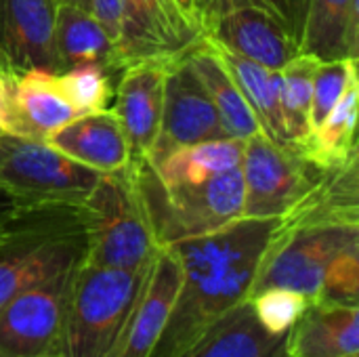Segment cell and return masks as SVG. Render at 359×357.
Returning a JSON list of instances; mask_svg holds the SVG:
<instances>
[{
    "label": "cell",
    "instance_id": "74e56055",
    "mask_svg": "<svg viewBox=\"0 0 359 357\" xmlns=\"http://www.w3.org/2000/svg\"><path fill=\"white\" fill-rule=\"evenodd\" d=\"M345 357H359V353H355V356H345Z\"/></svg>",
    "mask_w": 359,
    "mask_h": 357
},
{
    "label": "cell",
    "instance_id": "836d02e7",
    "mask_svg": "<svg viewBox=\"0 0 359 357\" xmlns=\"http://www.w3.org/2000/svg\"><path fill=\"white\" fill-rule=\"evenodd\" d=\"M175 2L185 13V17H189L196 25L202 27V23H200V0H175Z\"/></svg>",
    "mask_w": 359,
    "mask_h": 357
},
{
    "label": "cell",
    "instance_id": "ffe728a7",
    "mask_svg": "<svg viewBox=\"0 0 359 357\" xmlns=\"http://www.w3.org/2000/svg\"><path fill=\"white\" fill-rule=\"evenodd\" d=\"M183 357H286V337L269 335L246 299L208 328Z\"/></svg>",
    "mask_w": 359,
    "mask_h": 357
},
{
    "label": "cell",
    "instance_id": "44dd1931",
    "mask_svg": "<svg viewBox=\"0 0 359 357\" xmlns=\"http://www.w3.org/2000/svg\"><path fill=\"white\" fill-rule=\"evenodd\" d=\"M55 48L61 74L78 65H101L107 72L122 69L116 44L88 8L57 4Z\"/></svg>",
    "mask_w": 359,
    "mask_h": 357
},
{
    "label": "cell",
    "instance_id": "8992f818",
    "mask_svg": "<svg viewBox=\"0 0 359 357\" xmlns=\"http://www.w3.org/2000/svg\"><path fill=\"white\" fill-rule=\"evenodd\" d=\"M139 164L141 189L160 246L196 238L242 219L244 179L240 168L221 173L198 185L164 187L149 162Z\"/></svg>",
    "mask_w": 359,
    "mask_h": 357
},
{
    "label": "cell",
    "instance_id": "603a6c76",
    "mask_svg": "<svg viewBox=\"0 0 359 357\" xmlns=\"http://www.w3.org/2000/svg\"><path fill=\"white\" fill-rule=\"evenodd\" d=\"M210 44V42H208ZM233 82L238 84L240 93L248 101L250 109L255 112L261 130L276 143L292 147L286 124H284V114H282V101H280V69H269L263 67L250 59H244L231 50H225L221 46L210 44Z\"/></svg>",
    "mask_w": 359,
    "mask_h": 357
},
{
    "label": "cell",
    "instance_id": "3957f363",
    "mask_svg": "<svg viewBox=\"0 0 359 357\" xmlns=\"http://www.w3.org/2000/svg\"><path fill=\"white\" fill-rule=\"evenodd\" d=\"M82 204L32 202L0 242V309L21 290L84 261Z\"/></svg>",
    "mask_w": 359,
    "mask_h": 357
},
{
    "label": "cell",
    "instance_id": "9c48e42d",
    "mask_svg": "<svg viewBox=\"0 0 359 357\" xmlns=\"http://www.w3.org/2000/svg\"><path fill=\"white\" fill-rule=\"evenodd\" d=\"M78 265L21 290L0 309V357L65 356V322Z\"/></svg>",
    "mask_w": 359,
    "mask_h": 357
},
{
    "label": "cell",
    "instance_id": "f546056e",
    "mask_svg": "<svg viewBox=\"0 0 359 357\" xmlns=\"http://www.w3.org/2000/svg\"><path fill=\"white\" fill-rule=\"evenodd\" d=\"M359 297V244L347 246L339 252L324 276L320 297L316 303L358 305Z\"/></svg>",
    "mask_w": 359,
    "mask_h": 357
},
{
    "label": "cell",
    "instance_id": "5b68a950",
    "mask_svg": "<svg viewBox=\"0 0 359 357\" xmlns=\"http://www.w3.org/2000/svg\"><path fill=\"white\" fill-rule=\"evenodd\" d=\"M351 244H359V223L284 215L259 265L250 295L288 288L316 303L330 261Z\"/></svg>",
    "mask_w": 359,
    "mask_h": 357
},
{
    "label": "cell",
    "instance_id": "4316f807",
    "mask_svg": "<svg viewBox=\"0 0 359 357\" xmlns=\"http://www.w3.org/2000/svg\"><path fill=\"white\" fill-rule=\"evenodd\" d=\"M358 78V59L320 61L313 76V95L309 109V135H313L328 114L334 109L339 99L345 95L351 80Z\"/></svg>",
    "mask_w": 359,
    "mask_h": 357
},
{
    "label": "cell",
    "instance_id": "ba28073f",
    "mask_svg": "<svg viewBox=\"0 0 359 357\" xmlns=\"http://www.w3.org/2000/svg\"><path fill=\"white\" fill-rule=\"evenodd\" d=\"M101 173L38 139L6 133L0 156V187L27 202L82 204Z\"/></svg>",
    "mask_w": 359,
    "mask_h": 357
},
{
    "label": "cell",
    "instance_id": "e575fe53",
    "mask_svg": "<svg viewBox=\"0 0 359 357\" xmlns=\"http://www.w3.org/2000/svg\"><path fill=\"white\" fill-rule=\"evenodd\" d=\"M0 130L8 133V105H6V88L0 76Z\"/></svg>",
    "mask_w": 359,
    "mask_h": 357
},
{
    "label": "cell",
    "instance_id": "d6986e66",
    "mask_svg": "<svg viewBox=\"0 0 359 357\" xmlns=\"http://www.w3.org/2000/svg\"><path fill=\"white\" fill-rule=\"evenodd\" d=\"M301 53L318 61L358 59L359 0H307Z\"/></svg>",
    "mask_w": 359,
    "mask_h": 357
},
{
    "label": "cell",
    "instance_id": "7a4b0ae2",
    "mask_svg": "<svg viewBox=\"0 0 359 357\" xmlns=\"http://www.w3.org/2000/svg\"><path fill=\"white\" fill-rule=\"evenodd\" d=\"M84 261L99 267L143 269L160 248L139 179V164L101 175L82 202Z\"/></svg>",
    "mask_w": 359,
    "mask_h": 357
},
{
    "label": "cell",
    "instance_id": "ac0fdd59",
    "mask_svg": "<svg viewBox=\"0 0 359 357\" xmlns=\"http://www.w3.org/2000/svg\"><path fill=\"white\" fill-rule=\"evenodd\" d=\"M359 353L358 305L311 303L286 335V357H345Z\"/></svg>",
    "mask_w": 359,
    "mask_h": 357
},
{
    "label": "cell",
    "instance_id": "8d00e7d4",
    "mask_svg": "<svg viewBox=\"0 0 359 357\" xmlns=\"http://www.w3.org/2000/svg\"><path fill=\"white\" fill-rule=\"evenodd\" d=\"M4 139H6V133L0 130V156H2V149H4Z\"/></svg>",
    "mask_w": 359,
    "mask_h": 357
},
{
    "label": "cell",
    "instance_id": "8fae6325",
    "mask_svg": "<svg viewBox=\"0 0 359 357\" xmlns=\"http://www.w3.org/2000/svg\"><path fill=\"white\" fill-rule=\"evenodd\" d=\"M122 2L124 15L118 40V57L122 67L145 59H181L202 40V27L185 17L175 0Z\"/></svg>",
    "mask_w": 359,
    "mask_h": 357
},
{
    "label": "cell",
    "instance_id": "d4e9b609",
    "mask_svg": "<svg viewBox=\"0 0 359 357\" xmlns=\"http://www.w3.org/2000/svg\"><path fill=\"white\" fill-rule=\"evenodd\" d=\"M358 93L359 78L351 80L345 95L339 99L334 109L322 122V126L307 137L299 147L316 164L330 168L343 164L347 158L358 154L355 143V124H358Z\"/></svg>",
    "mask_w": 359,
    "mask_h": 357
},
{
    "label": "cell",
    "instance_id": "277c9868",
    "mask_svg": "<svg viewBox=\"0 0 359 357\" xmlns=\"http://www.w3.org/2000/svg\"><path fill=\"white\" fill-rule=\"evenodd\" d=\"M147 269L78 265L65 322V357H114Z\"/></svg>",
    "mask_w": 359,
    "mask_h": 357
},
{
    "label": "cell",
    "instance_id": "83f0119b",
    "mask_svg": "<svg viewBox=\"0 0 359 357\" xmlns=\"http://www.w3.org/2000/svg\"><path fill=\"white\" fill-rule=\"evenodd\" d=\"M259 324L273 337H286L305 316L311 301L288 288H267L248 297Z\"/></svg>",
    "mask_w": 359,
    "mask_h": 357
},
{
    "label": "cell",
    "instance_id": "1f68e13d",
    "mask_svg": "<svg viewBox=\"0 0 359 357\" xmlns=\"http://www.w3.org/2000/svg\"><path fill=\"white\" fill-rule=\"evenodd\" d=\"M90 13L101 23V27L107 32L109 40L118 48L120 32H122V15H124V2L122 0H90Z\"/></svg>",
    "mask_w": 359,
    "mask_h": 357
},
{
    "label": "cell",
    "instance_id": "f35d334b",
    "mask_svg": "<svg viewBox=\"0 0 359 357\" xmlns=\"http://www.w3.org/2000/svg\"><path fill=\"white\" fill-rule=\"evenodd\" d=\"M55 357H65V356H55Z\"/></svg>",
    "mask_w": 359,
    "mask_h": 357
},
{
    "label": "cell",
    "instance_id": "4dcf8cb0",
    "mask_svg": "<svg viewBox=\"0 0 359 357\" xmlns=\"http://www.w3.org/2000/svg\"><path fill=\"white\" fill-rule=\"evenodd\" d=\"M238 6H259V8L273 13L294 32V36L301 42L307 0H200V23L204 25L210 19L219 17L221 13L238 8Z\"/></svg>",
    "mask_w": 359,
    "mask_h": 357
},
{
    "label": "cell",
    "instance_id": "9a60e30c",
    "mask_svg": "<svg viewBox=\"0 0 359 357\" xmlns=\"http://www.w3.org/2000/svg\"><path fill=\"white\" fill-rule=\"evenodd\" d=\"M168 63L170 61L145 59L128 63L120 69L116 105L111 109L124 128L133 162H147L156 143Z\"/></svg>",
    "mask_w": 359,
    "mask_h": 357
},
{
    "label": "cell",
    "instance_id": "f1b7e54d",
    "mask_svg": "<svg viewBox=\"0 0 359 357\" xmlns=\"http://www.w3.org/2000/svg\"><path fill=\"white\" fill-rule=\"evenodd\" d=\"M67 99L82 112L105 109L111 97L109 72L101 65H78L59 74Z\"/></svg>",
    "mask_w": 359,
    "mask_h": 357
},
{
    "label": "cell",
    "instance_id": "7c38bea8",
    "mask_svg": "<svg viewBox=\"0 0 359 357\" xmlns=\"http://www.w3.org/2000/svg\"><path fill=\"white\" fill-rule=\"evenodd\" d=\"M202 38L269 69H282L301 53L294 32L273 13L238 6L202 25Z\"/></svg>",
    "mask_w": 359,
    "mask_h": 357
},
{
    "label": "cell",
    "instance_id": "7402d4cb",
    "mask_svg": "<svg viewBox=\"0 0 359 357\" xmlns=\"http://www.w3.org/2000/svg\"><path fill=\"white\" fill-rule=\"evenodd\" d=\"M185 63L200 80L208 97L212 99L225 128L236 139H250L257 133H263L255 112L250 109L248 101L240 93L238 84L212 50V46L202 38L187 55H183Z\"/></svg>",
    "mask_w": 359,
    "mask_h": 357
},
{
    "label": "cell",
    "instance_id": "484cf974",
    "mask_svg": "<svg viewBox=\"0 0 359 357\" xmlns=\"http://www.w3.org/2000/svg\"><path fill=\"white\" fill-rule=\"evenodd\" d=\"M318 63L316 57L299 53L280 69V101L292 147H301L309 137V109Z\"/></svg>",
    "mask_w": 359,
    "mask_h": 357
},
{
    "label": "cell",
    "instance_id": "e0dca14e",
    "mask_svg": "<svg viewBox=\"0 0 359 357\" xmlns=\"http://www.w3.org/2000/svg\"><path fill=\"white\" fill-rule=\"evenodd\" d=\"M44 143L101 175L122 170L133 162L124 128L114 109L107 107L74 118Z\"/></svg>",
    "mask_w": 359,
    "mask_h": 357
},
{
    "label": "cell",
    "instance_id": "30bf717a",
    "mask_svg": "<svg viewBox=\"0 0 359 357\" xmlns=\"http://www.w3.org/2000/svg\"><path fill=\"white\" fill-rule=\"evenodd\" d=\"M227 137L231 135L225 128L212 99L194 76L185 59L181 57L170 61L164 78L160 130L147 162L156 164L166 154L183 145Z\"/></svg>",
    "mask_w": 359,
    "mask_h": 357
},
{
    "label": "cell",
    "instance_id": "d6a6232c",
    "mask_svg": "<svg viewBox=\"0 0 359 357\" xmlns=\"http://www.w3.org/2000/svg\"><path fill=\"white\" fill-rule=\"evenodd\" d=\"M29 204L32 202L0 187V242L6 240L15 231V227L19 225V221Z\"/></svg>",
    "mask_w": 359,
    "mask_h": 357
},
{
    "label": "cell",
    "instance_id": "4fadbf2b",
    "mask_svg": "<svg viewBox=\"0 0 359 357\" xmlns=\"http://www.w3.org/2000/svg\"><path fill=\"white\" fill-rule=\"evenodd\" d=\"M55 8V0H0V76L32 69L61 74Z\"/></svg>",
    "mask_w": 359,
    "mask_h": 357
},
{
    "label": "cell",
    "instance_id": "cb8c5ba5",
    "mask_svg": "<svg viewBox=\"0 0 359 357\" xmlns=\"http://www.w3.org/2000/svg\"><path fill=\"white\" fill-rule=\"evenodd\" d=\"M244 139L227 137L202 141L172 149L156 164H149L164 187L198 185L231 168H240L244 158Z\"/></svg>",
    "mask_w": 359,
    "mask_h": 357
},
{
    "label": "cell",
    "instance_id": "2e32d148",
    "mask_svg": "<svg viewBox=\"0 0 359 357\" xmlns=\"http://www.w3.org/2000/svg\"><path fill=\"white\" fill-rule=\"evenodd\" d=\"M8 105V135L46 141L82 112L67 99L59 74L32 69L2 76Z\"/></svg>",
    "mask_w": 359,
    "mask_h": 357
},
{
    "label": "cell",
    "instance_id": "5bb4252c",
    "mask_svg": "<svg viewBox=\"0 0 359 357\" xmlns=\"http://www.w3.org/2000/svg\"><path fill=\"white\" fill-rule=\"evenodd\" d=\"M183 269L170 246H160L149 263L141 292L124 326L114 357H149L175 307Z\"/></svg>",
    "mask_w": 359,
    "mask_h": 357
},
{
    "label": "cell",
    "instance_id": "52a82bcc",
    "mask_svg": "<svg viewBox=\"0 0 359 357\" xmlns=\"http://www.w3.org/2000/svg\"><path fill=\"white\" fill-rule=\"evenodd\" d=\"M240 170L244 179L242 217L280 219L318 187L328 168L316 164L299 147L280 145L265 133H257L246 139Z\"/></svg>",
    "mask_w": 359,
    "mask_h": 357
},
{
    "label": "cell",
    "instance_id": "6da1fadb",
    "mask_svg": "<svg viewBox=\"0 0 359 357\" xmlns=\"http://www.w3.org/2000/svg\"><path fill=\"white\" fill-rule=\"evenodd\" d=\"M280 219L242 217L221 229L166 244L181 261L183 280L149 357H183L208 328L250 297Z\"/></svg>",
    "mask_w": 359,
    "mask_h": 357
},
{
    "label": "cell",
    "instance_id": "d590c367",
    "mask_svg": "<svg viewBox=\"0 0 359 357\" xmlns=\"http://www.w3.org/2000/svg\"><path fill=\"white\" fill-rule=\"evenodd\" d=\"M57 4H74L80 8H88L90 11V0H55Z\"/></svg>",
    "mask_w": 359,
    "mask_h": 357
}]
</instances>
